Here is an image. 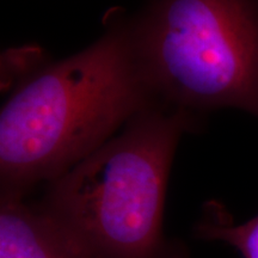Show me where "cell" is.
Masks as SVG:
<instances>
[{"label": "cell", "instance_id": "obj_3", "mask_svg": "<svg viewBox=\"0 0 258 258\" xmlns=\"http://www.w3.org/2000/svg\"><path fill=\"white\" fill-rule=\"evenodd\" d=\"M128 21L159 102L258 117V0H148Z\"/></svg>", "mask_w": 258, "mask_h": 258}, {"label": "cell", "instance_id": "obj_2", "mask_svg": "<svg viewBox=\"0 0 258 258\" xmlns=\"http://www.w3.org/2000/svg\"><path fill=\"white\" fill-rule=\"evenodd\" d=\"M192 112L164 103L49 183L41 206L92 258H164V203L179 138Z\"/></svg>", "mask_w": 258, "mask_h": 258}, {"label": "cell", "instance_id": "obj_4", "mask_svg": "<svg viewBox=\"0 0 258 258\" xmlns=\"http://www.w3.org/2000/svg\"><path fill=\"white\" fill-rule=\"evenodd\" d=\"M0 258H92L42 206L2 195Z\"/></svg>", "mask_w": 258, "mask_h": 258}, {"label": "cell", "instance_id": "obj_1", "mask_svg": "<svg viewBox=\"0 0 258 258\" xmlns=\"http://www.w3.org/2000/svg\"><path fill=\"white\" fill-rule=\"evenodd\" d=\"M159 103L128 16L111 10L95 43L35 70L0 112L2 195L53 182L103 146L121 125Z\"/></svg>", "mask_w": 258, "mask_h": 258}, {"label": "cell", "instance_id": "obj_5", "mask_svg": "<svg viewBox=\"0 0 258 258\" xmlns=\"http://www.w3.org/2000/svg\"><path fill=\"white\" fill-rule=\"evenodd\" d=\"M200 237L220 240L237 249L244 258H258V215L240 225L226 220L224 212L217 206L212 208V217L199 226Z\"/></svg>", "mask_w": 258, "mask_h": 258}]
</instances>
